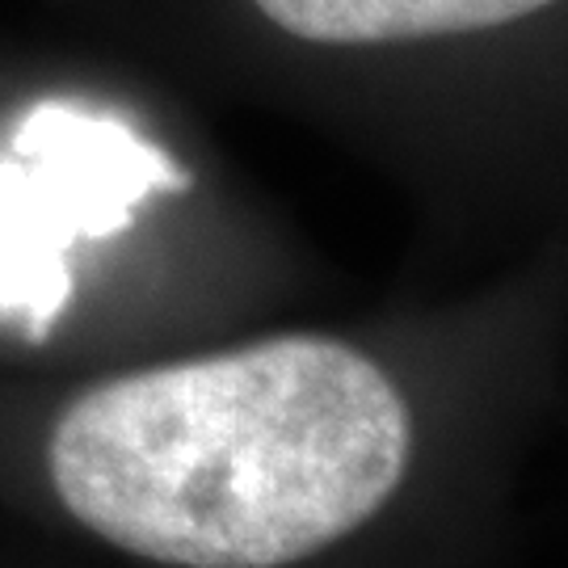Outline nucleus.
Segmentation results:
<instances>
[{
    "instance_id": "nucleus-2",
    "label": "nucleus",
    "mask_w": 568,
    "mask_h": 568,
    "mask_svg": "<svg viewBox=\"0 0 568 568\" xmlns=\"http://www.w3.org/2000/svg\"><path fill=\"white\" fill-rule=\"evenodd\" d=\"M169 152L110 114L68 102L34 105L0 161V321L42 342L72 300V248L105 241L143 199L185 190Z\"/></svg>"
},
{
    "instance_id": "nucleus-3",
    "label": "nucleus",
    "mask_w": 568,
    "mask_h": 568,
    "mask_svg": "<svg viewBox=\"0 0 568 568\" xmlns=\"http://www.w3.org/2000/svg\"><path fill=\"white\" fill-rule=\"evenodd\" d=\"M283 34L321 47L438 39L523 21L556 0H253Z\"/></svg>"
},
{
    "instance_id": "nucleus-1",
    "label": "nucleus",
    "mask_w": 568,
    "mask_h": 568,
    "mask_svg": "<svg viewBox=\"0 0 568 568\" xmlns=\"http://www.w3.org/2000/svg\"><path fill=\"white\" fill-rule=\"evenodd\" d=\"M400 387L337 337L152 366L81 392L47 447L63 509L169 568H286L371 523L400 488Z\"/></svg>"
}]
</instances>
